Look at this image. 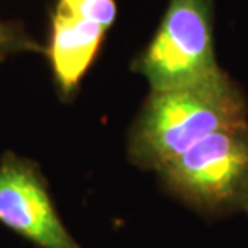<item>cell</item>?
Here are the masks:
<instances>
[{
    "instance_id": "obj_1",
    "label": "cell",
    "mask_w": 248,
    "mask_h": 248,
    "mask_svg": "<svg viewBox=\"0 0 248 248\" xmlns=\"http://www.w3.org/2000/svg\"><path fill=\"white\" fill-rule=\"evenodd\" d=\"M242 123H248L244 93L222 71L188 87L152 92L129 132V160L156 172L208 134Z\"/></svg>"
},
{
    "instance_id": "obj_2",
    "label": "cell",
    "mask_w": 248,
    "mask_h": 248,
    "mask_svg": "<svg viewBox=\"0 0 248 248\" xmlns=\"http://www.w3.org/2000/svg\"><path fill=\"white\" fill-rule=\"evenodd\" d=\"M170 193L205 215L245 210L248 202V123L222 127L156 171Z\"/></svg>"
},
{
    "instance_id": "obj_3",
    "label": "cell",
    "mask_w": 248,
    "mask_h": 248,
    "mask_svg": "<svg viewBox=\"0 0 248 248\" xmlns=\"http://www.w3.org/2000/svg\"><path fill=\"white\" fill-rule=\"evenodd\" d=\"M137 69L152 92L188 87L219 74L213 52L210 0H171Z\"/></svg>"
},
{
    "instance_id": "obj_4",
    "label": "cell",
    "mask_w": 248,
    "mask_h": 248,
    "mask_svg": "<svg viewBox=\"0 0 248 248\" xmlns=\"http://www.w3.org/2000/svg\"><path fill=\"white\" fill-rule=\"evenodd\" d=\"M0 224L37 248H82L58 215L39 165L15 152L0 158Z\"/></svg>"
},
{
    "instance_id": "obj_5",
    "label": "cell",
    "mask_w": 248,
    "mask_h": 248,
    "mask_svg": "<svg viewBox=\"0 0 248 248\" xmlns=\"http://www.w3.org/2000/svg\"><path fill=\"white\" fill-rule=\"evenodd\" d=\"M107 29L81 15L57 7L52 23L50 62L63 97L76 92L95 58Z\"/></svg>"
},
{
    "instance_id": "obj_6",
    "label": "cell",
    "mask_w": 248,
    "mask_h": 248,
    "mask_svg": "<svg viewBox=\"0 0 248 248\" xmlns=\"http://www.w3.org/2000/svg\"><path fill=\"white\" fill-rule=\"evenodd\" d=\"M58 7L108 29L116 18V5L113 0H60Z\"/></svg>"
},
{
    "instance_id": "obj_7",
    "label": "cell",
    "mask_w": 248,
    "mask_h": 248,
    "mask_svg": "<svg viewBox=\"0 0 248 248\" xmlns=\"http://www.w3.org/2000/svg\"><path fill=\"white\" fill-rule=\"evenodd\" d=\"M37 44L24 36L19 29L0 23V58L15 52H29L37 50Z\"/></svg>"
},
{
    "instance_id": "obj_8",
    "label": "cell",
    "mask_w": 248,
    "mask_h": 248,
    "mask_svg": "<svg viewBox=\"0 0 248 248\" xmlns=\"http://www.w3.org/2000/svg\"><path fill=\"white\" fill-rule=\"evenodd\" d=\"M245 211H248V202H247V206H245Z\"/></svg>"
}]
</instances>
